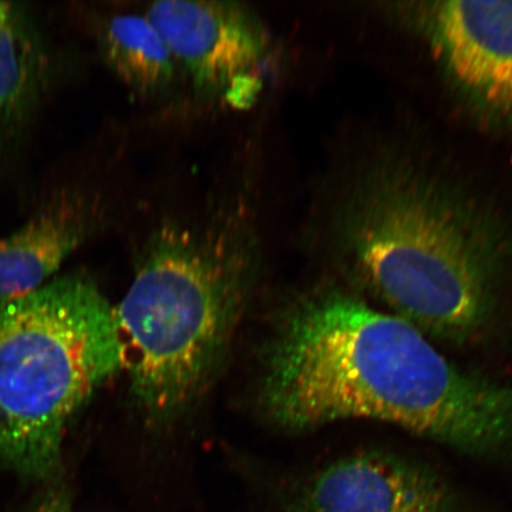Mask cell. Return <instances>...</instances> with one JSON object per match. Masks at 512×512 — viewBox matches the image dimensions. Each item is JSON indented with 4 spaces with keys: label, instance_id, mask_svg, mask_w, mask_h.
I'll use <instances>...</instances> for the list:
<instances>
[{
    "label": "cell",
    "instance_id": "obj_1",
    "mask_svg": "<svg viewBox=\"0 0 512 512\" xmlns=\"http://www.w3.org/2000/svg\"><path fill=\"white\" fill-rule=\"evenodd\" d=\"M261 408L277 427L387 424L479 459H512V381L447 358L412 324L323 285L288 307L266 349Z\"/></svg>",
    "mask_w": 512,
    "mask_h": 512
},
{
    "label": "cell",
    "instance_id": "obj_2",
    "mask_svg": "<svg viewBox=\"0 0 512 512\" xmlns=\"http://www.w3.org/2000/svg\"><path fill=\"white\" fill-rule=\"evenodd\" d=\"M339 190L326 219L352 291L435 343L494 332L512 285V224L495 203L389 150L358 164Z\"/></svg>",
    "mask_w": 512,
    "mask_h": 512
},
{
    "label": "cell",
    "instance_id": "obj_3",
    "mask_svg": "<svg viewBox=\"0 0 512 512\" xmlns=\"http://www.w3.org/2000/svg\"><path fill=\"white\" fill-rule=\"evenodd\" d=\"M258 209L245 179L159 215L146 235L114 316L134 405L152 427L189 413L226 361L260 271Z\"/></svg>",
    "mask_w": 512,
    "mask_h": 512
},
{
    "label": "cell",
    "instance_id": "obj_4",
    "mask_svg": "<svg viewBox=\"0 0 512 512\" xmlns=\"http://www.w3.org/2000/svg\"><path fill=\"white\" fill-rule=\"evenodd\" d=\"M120 370L114 307L86 275L0 300V469L59 478L68 427Z\"/></svg>",
    "mask_w": 512,
    "mask_h": 512
},
{
    "label": "cell",
    "instance_id": "obj_5",
    "mask_svg": "<svg viewBox=\"0 0 512 512\" xmlns=\"http://www.w3.org/2000/svg\"><path fill=\"white\" fill-rule=\"evenodd\" d=\"M392 11L467 110L512 142V0L402 3Z\"/></svg>",
    "mask_w": 512,
    "mask_h": 512
},
{
    "label": "cell",
    "instance_id": "obj_6",
    "mask_svg": "<svg viewBox=\"0 0 512 512\" xmlns=\"http://www.w3.org/2000/svg\"><path fill=\"white\" fill-rule=\"evenodd\" d=\"M168 44L196 100L253 105L272 54V36L251 6L159 0L144 12Z\"/></svg>",
    "mask_w": 512,
    "mask_h": 512
},
{
    "label": "cell",
    "instance_id": "obj_7",
    "mask_svg": "<svg viewBox=\"0 0 512 512\" xmlns=\"http://www.w3.org/2000/svg\"><path fill=\"white\" fill-rule=\"evenodd\" d=\"M275 512H485L424 460L362 450L293 482Z\"/></svg>",
    "mask_w": 512,
    "mask_h": 512
},
{
    "label": "cell",
    "instance_id": "obj_8",
    "mask_svg": "<svg viewBox=\"0 0 512 512\" xmlns=\"http://www.w3.org/2000/svg\"><path fill=\"white\" fill-rule=\"evenodd\" d=\"M113 198L86 183L56 189L16 230L0 239V300L37 290L76 249L117 219Z\"/></svg>",
    "mask_w": 512,
    "mask_h": 512
},
{
    "label": "cell",
    "instance_id": "obj_9",
    "mask_svg": "<svg viewBox=\"0 0 512 512\" xmlns=\"http://www.w3.org/2000/svg\"><path fill=\"white\" fill-rule=\"evenodd\" d=\"M56 67L29 5L0 2V158L28 136L54 85Z\"/></svg>",
    "mask_w": 512,
    "mask_h": 512
},
{
    "label": "cell",
    "instance_id": "obj_10",
    "mask_svg": "<svg viewBox=\"0 0 512 512\" xmlns=\"http://www.w3.org/2000/svg\"><path fill=\"white\" fill-rule=\"evenodd\" d=\"M94 37L106 67L139 100H168L181 85L175 56L145 15L101 16L95 21Z\"/></svg>",
    "mask_w": 512,
    "mask_h": 512
},
{
    "label": "cell",
    "instance_id": "obj_11",
    "mask_svg": "<svg viewBox=\"0 0 512 512\" xmlns=\"http://www.w3.org/2000/svg\"><path fill=\"white\" fill-rule=\"evenodd\" d=\"M46 484V488L34 498L24 512H74L73 499L67 484L60 478Z\"/></svg>",
    "mask_w": 512,
    "mask_h": 512
}]
</instances>
